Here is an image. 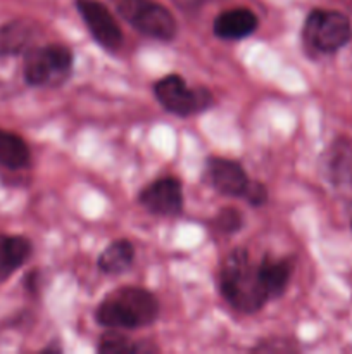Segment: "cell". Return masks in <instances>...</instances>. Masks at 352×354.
I'll use <instances>...</instances> for the list:
<instances>
[{"mask_svg": "<svg viewBox=\"0 0 352 354\" xmlns=\"http://www.w3.org/2000/svg\"><path fill=\"white\" fill-rule=\"evenodd\" d=\"M24 286H26V289L30 290V292H37V287H38V273H37V272H31L30 275L26 277V280H24Z\"/></svg>", "mask_w": 352, "mask_h": 354, "instance_id": "ffe728a7", "label": "cell"}, {"mask_svg": "<svg viewBox=\"0 0 352 354\" xmlns=\"http://www.w3.org/2000/svg\"><path fill=\"white\" fill-rule=\"evenodd\" d=\"M304 44L320 54H335L352 40V23L344 12L311 10L302 28Z\"/></svg>", "mask_w": 352, "mask_h": 354, "instance_id": "3957f363", "label": "cell"}, {"mask_svg": "<svg viewBox=\"0 0 352 354\" xmlns=\"http://www.w3.org/2000/svg\"><path fill=\"white\" fill-rule=\"evenodd\" d=\"M155 99L168 113L179 118L204 113L214 104L213 93L207 88H193L179 75H168L154 85Z\"/></svg>", "mask_w": 352, "mask_h": 354, "instance_id": "8992f818", "label": "cell"}, {"mask_svg": "<svg viewBox=\"0 0 352 354\" xmlns=\"http://www.w3.org/2000/svg\"><path fill=\"white\" fill-rule=\"evenodd\" d=\"M138 203L157 216H178L183 211L182 182L173 176L155 180L138 194Z\"/></svg>", "mask_w": 352, "mask_h": 354, "instance_id": "ba28073f", "label": "cell"}, {"mask_svg": "<svg viewBox=\"0 0 352 354\" xmlns=\"http://www.w3.org/2000/svg\"><path fill=\"white\" fill-rule=\"evenodd\" d=\"M78 12L81 14L93 40L106 50H117L123 45V33L110 14V10L99 0H76Z\"/></svg>", "mask_w": 352, "mask_h": 354, "instance_id": "52a82bcc", "label": "cell"}, {"mask_svg": "<svg viewBox=\"0 0 352 354\" xmlns=\"http://www.w3.org/2000/svg\"><path fill=\"white\" fill-rule=\"evenodd\" d=\"M259 26L257 16L251 9L237 7L221 12L214 19L213 31L221 40H244L251 37Z\"/></svg>", "mask_w": 352, "mask_h": 354, "instance_id": "30bf717a", "label": "cell"}, {"mask_svg": "<svg viewBox=\"0 0 352 354\" xmlns=\"http://www.w3.org/2000/svg\"><path fill=\"white\" fill-rule=\"evenodd\" d=\"M219 292L240 313H255L269 301L257 265H252L245 249H235L221 265Z\"/></svg>", "mask_w": 352, "mask_h": 354, "instance_id": "6da1fadb", "label": "cell"}, {"mask_svg": "<svg viewBox=\"0 0 352 354\" xmlns=\"http://www.w3.org/2000/svg\"><path fill=\"white\" fill-rule=\"evenodd\" d=\"M328 175L337 185L352 183V142L340 138L335 142L328 156Z\"/></svg>", "mask_w": 352, "mask_h": 354, "instance_id": "2e32d148", "label": "cell"}, {"mask_svg": "<svg viewBox=\"0 0 352 354\" xmlns=\"http://www.w3.org/2000/svg\"><path fill=\"white\" fill-rule=\"evenodd\" d=\"M114 6L126 23L148 38L171 41L178 31L171 10L154 0H114Z\"/></svg>", "mask_w": 352, "mask_h": 354, "instance_id": "5b68a950", "label": "cell"}, {"mask_svg": "<svg viewBox=\"0 0 352 354\" xmlns=\"http://www.w3.org/2000/svg\"><path fill=\"white\" fill-rule=\"evenodd\" d=\"M206 175L214 190L223 196L240 197V199L251 182L244 166L226 158H211L206 165Z\"/></svg>", "mask_w": 352, "mask_h": 354, "instance_id": "9c48e42d", "label": "cell"}, {"mask_svg": "<svg viewBox=\"0 0 352 354\" xmlns=\"http://www.w3.org/2000/svg\"><path fill=\"white\" fill-rule=\"evenodd\" d=\"M35 28L26 21H12L0 26V57L17 55L30 47Z\"/></svg>", "mask_w": 352, "mask_h": 354, "instance_id": "5bb4252c", "label": "cell"}, {"mask_svg": "<svg viewBox=\"0 0 352 354\" xmlns=\"http://www.w3.org/2000/svg\"><path fill=\"white\" fill-rule=\"evenodd\" d=\"M135 261V248L130 241L126 239H119L114 241L113 244L107 245L99 256L100 272L107 273V275H119L130 270Z\"/></svg>", "mask_w": 352, "mask_h": 354, "instance_id": "4fadbf2b", "label": "cell"}, {"mask_svg": "<svg viewBox=\"0 0 352 354\" xmlns=\"http://www.w3.org/2000/svg\"><path fill=\"white\" fill-rule=\"evenodd\" d=\"M179 2H182L185 7H192V9H195V7H200L204 6V3L211 2V0H179Z\"/></svg>", "mask_w": 352, "mask_h": 354, "instance_id": "44dd1931", "label": "cell"}, {"mask_svg": "<svg viewBox=\"0 0 352 354\" xmlns=\"http://www.w3.org/2000/svg\"><path fill=\"white\" fill-rule=\"evenodd\" d=\"M159 301L141 287H123L104 297L95 310L97 324L116 330H133L154 324L159 317Z\"/></svg>", "mask_w": 352, "mask_h": 354, "instance_id": "7a4b0ae2", "label": "cell"}, {"mask_svg": "<svg viewBox=\"0 0 352 354\" xmlns=\"http://www.w3.org/2000/svg\"><path fill=\"white\" fill-rule=\"evenodd\" d=\"M214 223L221 234H237L244 227V216L237 207H223L214 218Z\"/></svg>", "mask_w": 352, "mask_h": 354, "instance_id": "ac0fdd59", "label": "cell"}, {"mask_svg": "<svg viewBox=\"0 0 352 354\" xmlns=\"http://www.w3.org/2000/svg\"><path fill=\"white\" fill-rule=\"evenodd\" d=\"M148 349H150V346L133 344V342H130V339L121 335L119 330H116V328H109V332L100 337L99 346H97V351L104 354L141 353V351H148Z\"/></svg>", "mask_w": 352, "mask_h": 354, "instance_id": "e0dca14e", "label": "cell"}, {"mask_svg": "<svg viewBox=\"0 0 352 354\" xmlns=\"http://www.w3.org/2000/svg\"><path fill=\"white\" fill-rule=\"evenodd\" d=\"M31 154L19 135L0 128V166L7 169H24L30 166Z\"/></svg>", "mask_w": 352, "mask_h": 354, "instance_id": "9a60e30c", "label": "cell"}, {"mask_svg": "<svg viewBox=\"0 0 352 354\" xmlns=\"http://www.w3.org/2000/svg\"><path fill=\"white\" fill-rule=\"evenodd\" d=\"M242 199H245L254 207L262 206V204H266V201H268V189H266L261 182H248Z\"/></svg>", "mask_w": 352, "mask_h": 354, "instance_id": "d6986e66", "label": "cell"}, {"mask_svg": "<svg viewBox=\"0 0 352 354\" xmlns=\"http://www.w3.org/2000/svg\"><path fill=\"white\" fill-rule=\"evenodd\" d=\"M257 268L269 299L282 297L285 294L286 286H289L290 277H292V263L289 259L264 258L259 263Z\"/></svg>", "mask_w": 352, "mask_h": 354, "instance_id": "7c38bea8", "label": "cell"}, {"mask_svg": "<svg viewBox=\"0 0 352 354\" xmlns=\"http://www.w3.org/2000/svg\"><path fill=\"white\" fill-rule=\"evenodd\" d=\"M30 239L23 235L0 234V283L6 282L31 256Z\"/></svg>", "mask_w": 352, "mask_h": 354, "instance_id": "8fae6325", "label": "cell"}, {"mask_svg": "<svg viewBox=\"0 0 352 354\" xmlns=\"http://www.w3.org/2000/svg\"><path fill=\"white\" fill-rule=\"evenodd\" d=\"M72 62V52L66 45L50 44L30 48L24 55V80L31 86H57L71 75Z\"/></svg>", "mask_w": 352, "mask_h": 354, "instance_id": "277c9868", "label": "cell"}]
</instances>
